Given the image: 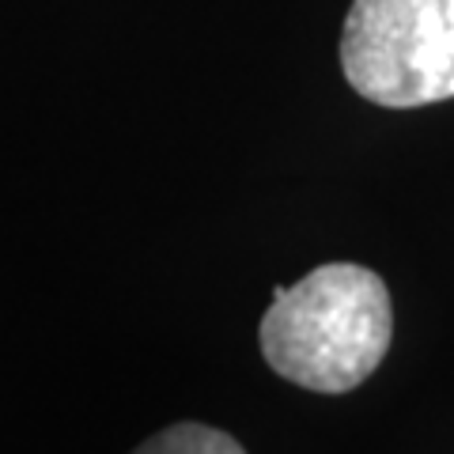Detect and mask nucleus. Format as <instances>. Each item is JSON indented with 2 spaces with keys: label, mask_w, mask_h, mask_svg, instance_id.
Returning <instances> with one entry per match:
<instances>
[{
  "label": "nucleus",
  "mask_w": 454,
  "mask_h": 454,
  "mask_svg": "<svg viewBox=\"0 0 454 454\" xmlns=\"http://www.w3.org/2000/svg\"><path fill=\"white\" fill-rule=\"evenodd\" d=\"M390 337L387 284L352 262L318 265L295 288H277L258 330L265 364L315 394L356 390L382 364Z\"/></svg>",
  "instance_id": "obj_1"
},
{
  "label": "nucleus",
  "mask_w": 454,
  "mask_h": 454,
  "mask_svg": "<svg viewBox=\"0 0 454 454\" xmlns=\"http://www.w3.org/2000/svg\"><path fill=\"white\" fill-rule=\"evenodd\" d=\"M340 68L352 91L387 110L454 98V0H352Z\"/></svg>",
  "instance_id": "obj_2"
},
{
  "label": "nucleus",
  "mask_w": 454,
  "mask_h": 454,
  "mask_svg": "<svg viewBox=\"0 0 454 454\" xmlns=\"http://www.w3.org/2000/svg\"><path fill=\"white\" fill-rule=\"evenodd\" d=\"M133 454H247V450L227 432L186 420V424H170L160 435H152L148 443H140Z\"/></svg>",
  "instance_id": "obj_3"
}]
</instances>
